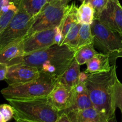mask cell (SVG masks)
Returning <instances> with one entry per match:
<instances>
[{
  "label": "cell",
  "instance_id": "e575fe53",
  "mask_svg": "<svg viewBox=\"0 0 122 122\" xmlns=\"http://www.w3.org/2000/svg\"><path fill=\"white\" fill-rule=\"evenodd\" d=\"M107 122V121H106V122Z\"/></svg>",
  "mask_w": 122,
  "mask_h": 122
},
{
  "label": "cell",
  "instance_id": "1f68e13d",
  "mask_svg": "<svg viewBox=\"0 0 122 122\" xmlns=\"http://www.w3.org/2000/svg\"><path fill=\"white\" fill-rule=\"evenodd\" d=\"M81 2H82V3H87V2H89L91 0H79Z\"/></svg>",
  "mask_w": 122,
  "mask_h": 122
},
{
  "label": "cell",
  "instance_id": "44dd1931",
  "mask_svg": "<svg viewBox=\"0 0 122 122\" xmlns=\"http://www.w3.org/2000/svg\"><path fill=\"white\" fill-rule=\"evenodd\" d=\"M46 2V0H21L18 8L24 10L30 15H36Z\"/></svg>",
  "mask_w": 122,
  "mask_h": 122
},
{
  "label": "cell",
  "instance_id": "5b68a950",
  "mask_svg": "<svg viewBox=\"0 0 122 122\" xmlns=\"http://www.w3.org/2000/svg\"><path fill=\"white\" fill-rule=\"evenodd\" d=\"M69 0H50L47 1L40 11L36 15L35 20L28 33L54 29L60 25L65 13Z\"/></svg>",
  "mask_w": 122,
  "mask_h": 122
},
{
  "label": "cell",
  "instance_id": "603a6c76",
  "mask_svg": "<svg viewBox=\"0 0 122 122\" xmlns=\"http://www.w3.org/2000/svg\"><path fill=\"white\" fill-rule=\"evenodd\" d=\"M81 26V24L78 23L71 27L60 45H66L76 51L78 44L79 32Z\"/></svg>",
  "mask_w": 122,
  "mask_h": 122
},
{
  "label": "cell",
  "instance_id": "7a4b0ae2",
  "mask_svg": "<svg viewBox=\"0 0 122 122\" xmlns=\"http://www.w3.org/2000/svg\"><path fill=\"white\" fill-rule=\"evenodd\" d=\"M117 79L115 63L109 71L89 74L85 82L93 107L108 118L115 115L117 108L114 100Z\"/></svg>",
  "mask_w": 122,
  "mask_h": 122
},
{
  "label": "cell",
  "instance_id": "ffe728a7",
  "mask_svg": "<svg viewBox=\"0 0 122 122\" xmlns=\"http://www.w3.org/2000/svg\"><path fill=\"white\" fill-rule=\"evenodd\" d=\"M94 43H93L75 51V60L80 65L86 64L88 61L98 53L94 48Z\"/></svg>",
  "mask_w": 122,
  "mask_h": 122
},
{
  "label": "cell",
  "instance_id": "8d00e7d4",
  "mask_svg": "<svg viewBox=\"0 0 122 122\" xmlns=\"http://www.w3.org/2000/svg\"><path fill=\"white\" fill-rule=\"evenodd\" d=\"M46 1H50V0H46Z\"/></svg>",
  "mask_w": 122,
  "mask_h": 122
},
{
  "label": "cell",
  "instance_id": "f1b7e54d",
  "mask_svg": "<svg viewBox=\"0 0 122 122\" xmlns=\"http://www.w3.org/2000/svg\"><path fill=\"white\" fill-rule=\"evenodd\" d=\"M55 122H72L71 120H70L69 117L68 116L67 114H66V113H61L60 116L58 117V119H57Z\"/></svg>",
  "mask_w": 122,
  "mask_h": 122
},
{
  "label": "cell",
  "instance_id": "8992f818",
  "mask_svg": "<svg viewBox=\"0 0 122 122\" xmlns=\"http://www.w3.org/2000/svg\"><path fill=\"white\" fill-rule=\"evenodd\" d=\"M94 38V45L103 52L112 57L113 61L119 57L122 51V38L112 31L98 19H94L91 25Z\"/></svg>",
  "mask_w": 122,
  "mask_h": 122
},
{
  "label": "cell",
  "instance_id": "e0dca14e",
  "mask_svg": "<svg viewBox=\"0 0 122 122\" xmlns=\"http://www.w3.org/2000/svg\"><path fill=\"white\" fill-rule=\"evenodd\" d=\"M75 98L72 106L64 113L66 114L71 111L81 110H84L93 107L92 103L87 89L83 92L77 93L75 91Z\"/></svg>",
  "mask_w": 122,
  "mask_h": 122
},
{
  "label": "cell",
  "instance_id": "836d02e7",
  "mask_svg": "<svg viewBox=\"0 0 122 122\" xmlns=\"http://www.w3.org/2000/svg\"><path fill=\"white\" fill-rule=\"evenodd\" d=\"M119 57H122V51L120 52V54H119Z\"/></svg>",
  "mask_w": 122,
  "mask_h": 122
},
{
  "label": "cell",
  "instance_id": "cb8c5ba5",
  "mask_svg": "<svg viewBox=\"0 0 122 122\" xmlns=\"http://www.w3.org/2000/svg\"><path fill=\"white\" fill-rule=\"evenodd\" d=\"M14 108L10 104H3L0 106V122H7L14 117Z\"/></svg>",
  "mask_w": 122,
  "mask_h": 122
},
{
  "label": "cell",
  "instance_id": "f546056e",
  "mask_svg": "<svg viewBox=\"0 0 122 122\" xmlns=\"http://www.w3.org/2000/svg\"><path fill=\"white\" fill-rule=\"evenodd\" d=\"M89 73H87L86 72H81L79 76V83L80 82H85L86 80L87 79L88 77Z\"/></svg>",
  "mask_w": 122,
  "mask_h": 122
},
{
  "label": "cell",
  "instance_id": "7c38bea8",
  "mask_svg": "<svg viewBox=\"0 0 122 122\" xmlns=\"http://www.w3.org/2000/svg\"><path fill=\"white\" fill-rule=\"evenodd\" d=\"M25 55L23 40L11 43L0 50V63L11 66Z\"/></svg>",
  "mask_w": 122,
  "mask_h": 122
},
{
  "label": "cell",
  "instance_id": "3957f363",
  "mask_svg": "<svg viewBox=\"0 0 122 122\" xmlns=\"http://www.w3.org/2000/svg\"><path fill=\"white\" fill-rule=\"evenodd\" d=\"M14 108L15 120L32 122H55L61 113L54 106L48 96L26 100H8Z\"/></svg>",
  "mask_w": 122,
  "mask_h": 122
},
{
  "label": "cell",
  "instance_id": "d4e9b609",
  "mask_svg": "<svg viewBox=\"0 0 122 122\" xmlns=\"http://www.w3.org/2000/svg\"><path fill=\"white\" fill-rule=\"evenodd\" d=\"M114 100L117 108L120 110L122 114V83L117 79L114 88Z\"/></svg>",
  "mask_w": 122,
  "mask_h": 122
},
{
  "label": "cell",
  "instance_id": "4316f807",
  "mask_svg": "<svg viewBox=\"0 0 122 122\" xmlns=\"http://www.w3.org/2000/svg\"><path fill=\"white\" fill-rule=\"evenodd\" d=\"M8 70H9V66L8 64L0 63V80L1 81H5Z\"/></svg>",
  "mask_w": 122,
  "mask_h": 122
},
{
  "label": "cell",
  "instance_id": "9a60e30c",
  "mask_svg": "<svg viewBox=\"0 0 122 122\" xmlns=\"http://www.w3.org/2000/svg\"><path fill=\"white\" fill-rule=\"evenodd\" d=\"M80 66L81 65L75 58L67 70L57 79V82L69 89H73L79 83Z\"/></svg>",
  "mask_w": 122,
  "mask_h": 122
},
{
  "label": "cell",
  "instance_id": "52a82bcc",
  "mask_svg": "<svg viewBox=\"0 0 122 122\" xmlns=\"http://www.w3.org/2000/svg\"><path fill=\"white\" fill-rule=\"evenodd\" d=\"M19 9L9 25L0 33V50L11 43L24 40L35 20L36 15H30L21 8Z\"/></svg>",
  "mask_w": 122,
  "mask_h": 122
},
{
  "label": "cell",
  "instance_id": "30bf717a",
  "mask_svg": "<svg viewBox=\"0 0 122 122\" xmlns=\"http://www.w3.org/2000/svg\"><path fill=\"white\" fill-rule=\"evenodd\" d=\"M41 73L38 68L23 64L9 66L5 82L9 86L23 84L36 79Z\"/></svg>",
  "mask_w": 122,
  "mask_h": 122
},
{
  "label": "cell",
  "instance_id": "4dcf8cb0",
  "mask_svg": "<svg viewBox=\"0 0 122 122\" xmlns=\"http://www.w3.org/2000/svg\"><path fill=\"white\" fill-rule=\"evenodd\" d=\"M107 122H117L115 115L111 117L110 118H109V119H108V120H107Z\"/></svg>",
  "mask_w": 122,
  "mask_h": 122
},
{
  "label": "cell",
  "instance_id": "7402d4cb",
  "mask_svg": "<svg viewBox=\"0 0 122 122\" xmlns=\"http://www.w3.org/2000/svg\"><path fill=\"white\" fill-rule=\"evenodd\" d=\"M19 8L15 4L11 2L7 5V10L0 14V33L4 30L11 21L15 14L19 11Z\"/></svg>",
  "mask_w": 122,
  "mask_h": 122
},
{
  "label": "cell",
  "instance_id": "6da1fadb",
  "mask_svg": "<svg viewBox=\"0 0 122 122\" xmlns=\"http://www.w3.org/2000/svg\"><path fill=\"white\" fill-rule=\"evenodd\" d=\"M75 56V50L67 45L55 44L45 50L25 56L11 66L19 64L31 66L38 68L41 73L58 79L70 66Z\"/></svg>",
  "mask_w": 122,
  "mask_h": 122
},
{
  "label": "cell",
  "instance_id": "ba28073f",
  "mask_svg": "<svg viewBox=\"0 0 122 122\" xmlns=\"http://www.w3.org/2000/svg\"><path fill=\"white\" fill-rule=\"evenodd\" d=\"M25 56L45 50L56 44L54 29L35 32L23 40Z\"/></svg>",
  "mask_w": 122,
  "mask_h": 122
},
{
  "label": "cell",
  "instance_id": "8fae6325",
  "mask_svg": "<svg viewBox=\"0 0 122 122\" xmlns=\"http://www.w3.org/2000/svg\"><path fill=\"white\" fill-rule=\"evenodd\" d=\"M75 95L74 89H69L57 82L48 97L54 106L61 113H63L72 106Z\"/></svg>",
  "mask_w": 122,
  "mask_h": 122
},
{
  "label": "cell",
  "instance_id": "484cf974",
  "mask_svg": "<svg viewBox=\"0 0 122 122\" xmlns=\"http://www.w3.org/2000/svg\"><path fill=\"white\" fill-rule=\"evenodd\" d=\"M109 0H91V4L92 5L95 11V19H97L101 12L107 6Z\"/></svg>",
  "mask_w": 122,
  "mask_h": 122
},
{
  "label": "cell",
  "instance_id": "83f0119b",
  "mask_svg": "<svg viewBox=\"0 0 122 122\" xmlns=\"http://www.w3.org/2000/svg\"><path fill=\"white\" fill-rule=\"evenodd\" d=\"M55 30V40H56V44L60 45L61 41L62 39V34H61V30L60 26H57L54 28Z\"/></svg>",
  "mask_w": 122,
  "mask_h": 122
},
{
  "label": "cell",
  "instance_id": "5bb4252c",
  "mask_svg": "<svg viewBox=\"0 0 122 122\" xmlns=\"http://www.w3.org/2000/svg\"><path fill=\"white\" fill-rule=\"evenodd\" d=\"M110 60L111 57L110 55L103 52H98L94 57L87 62V69L85 71L87 73L91 74L109 71L113 64L111 65Z\"/></svg>",
  "mask_w": 122,
  "mask_h": 122
},
{
  "label": "cell",
  "instance_id": "d590c367",
  "mask_svg": "<svg viewBox=\"0 0 122 122\" xmlns=\"http://www.w3.org/2000/svg\"><path fill=\"white\" fill-rule=\"evenodd\" d=\"M10 1H11V2H13V1H14V0H10Z\"/></svg>",
  "mask_w": 122,
  "mask_h": 122
},
{
  "label": "cell",
  "instance_id": "ac0fdd59",
  "mask_svg": "<svg viewBox=\"0 0 122 122\" xmlns=\"http://www.w3.org/2000/svg\"><path fill=\"white\" fill-rule=\"evenodd\" d=\"M79 23L91 25L95 19V11L90 2L82 3L77 10Z\"/></svg>",
  "mask_w": 122,
  "mask_h": 122
},
{
  "label": "cell",
  "instance_id": "4fadbf2b",
  "mask_svg": "<svg viewBox=\"0 0 122 122\" xmlns=\"http://www.w3.org/2000/svg\"><path fill=\"white\" fill-rule=\"evenodd\" d=\"M72 122H106L109 118L103 115L94 107L81 110H74L66 113Z\"/></svg>",
  "mask_w": 122,
  "mask_h": 122
},
{
  "label": "cell",
  "instance_id": "d6986e66",
  "mask_svg": "<svg viewBox=\"0 0 122 122\" xmlns=\"http://www.w3.org/2000/svg\"><path fill=\"white\" fill-rule=\"evenodd\" d=\"M94 43V38L89 24H81L79 32L78 44L76 51L85 46Z\"/></svg>",
  "mask_w": 122,
  "mask_h": 122
},
{
  "label": "cell",
  "instance_id": "277c9868",
  "mask_svg": "<svg viewBox=\"0 0 122 122\" xmlns=\"http://www.w3.org/2000/svg\"><path fill=\"white\" fill-rule=\"evenodd\" d=\"M57 82V79L41 73L36 79L26 83L6 87L1 90L4 97L8 100H26L48 96Z\"/></svg>",
  "mask_w": 122,
  "mask_h": 122
},
{
  "label": "cell",
  "instance_id": "74e56055",
  "mask_svg": "<svg viewBox=\"0 0 122 122\" xmlns=\"http://www.w3.org/2000/svg\"><path fill=\"white\" fill-rule=\"evenodd\" d=\"M63 1H64V0H63ZM69 1H71V0H69Z\"/></svg>",
  "mask_w": 122,
  "mask_h": 122
},
{
  "label": "cell",
  "instance_id": "d6a6232c",
  "mask_svg": "<svg viewBox=\"0 0 122 122\" xmlns=\"http://www.w3.org/2000/svg\"><path fill=\"white\" fill-rule=\"evenodd\" d=\"M15 122H32L30 121H27V120H17Z\"/></svg>",
  "mask_w": 122,
  "mask_h": 122
},
{
  "label": "cell",
  "instance_id": "2e32d148",
  "mask_svg": "<svg viewBox=\"0 0 122 122\" xmlns=\"http://www.w3.org/2000/svg\"><path fill=\"white\" fill-rule=\"evenodd\" d=\"M77 10L78 8L74 2L71 4L67 5L64 17L60 25L62 34V39L60 44L63 41L70 29L75 25L79 23L77 17Z\"/></svg>",
  "mask_w": 122,
  "mask_h": 122
},
{
  "label": "cell",
  "instance_id": "9c48e42d",
  "mask_svg": "<svg viewBox=\"0 0 122 122\" xmlns=\"http://www.w3.org/2000/svg\"><path fill=\"white\" fill-rule=\"evenodd\" d=\"M97 19L122 38V6L119 0H109Z\"/></svg>",
  "mask_w": 122,
  "mask_h": 122
}]
</instances>
